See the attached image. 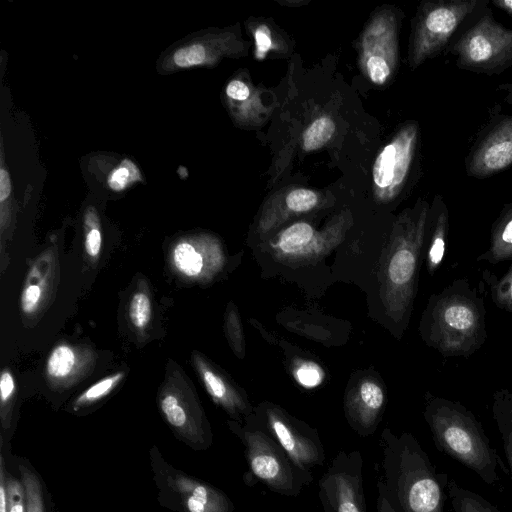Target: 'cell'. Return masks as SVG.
Returning a JSON list of instances; mask_svg holds the SVG:
<instances>
[{
    "instance_id": "1",
    "label": "cell",
    "mask_w": 512,
    "mask_h": 512,
    "mask_svg": "<svg viewBox=\"0 0 512 512\" xmlns=\"http://www.w3.org/2000/svg\"><path fill=\"white\" fill-rule=\"evenodd\" d=\"M380 448V479L395 512H444L449 476L437 470L418 440L386 428Z\"/></svg>"
},
{
    "instance_id": "2",
    "label": "cell",
    "mask_w": 512,
    "mask_h": 512,
    "mask_svg": "<svg viewBox=\"0 0 512 512\" xmlns=\"http://www.w3.org/2000/svg\"><path fill=\"white\" fill-rule=\"evenodd\" d=\"M424 417L439 451L475 472L486 484H498L499 469H507L471 411L460 403L433 398Z\"/></svg>"
},
{
    "instance_id": "3",
    "label": "cell",
    "mask_w": 512,
    "mask_h": 512,
    "mask_svg": "<svg viewBox=\"0 0 512 512\" xmlns=\"http://www.w3.org/2000/svg\"><path fill=\"white\" fill-rule=\"evenodd\" d=\"M426 339L445 356H467L485 338L484 307L466 283L433 296L426 314Z\"/></svg>"
},
{
    "instance_id": "4",
    "label": "cell",
    "mask_w": 512,
    "mask_h": 512,
    "mask_svg": "<svg viewBox=\"0 0 512 512\" xmlns=\"http://www.w3.org/2000/svg\"><path fill=\"white\" fill-rule=\"evenodd\" d=\"M229 428L244 446L247 471L243 481L248 487L262 483L274 493L297 497L313 481L312 473L297 466L285 450L261 429L237 422H229Z\"/></svg>"
},
{
    "instance_id": "5",
    "label": "cell",
    "mask_w": 512,
    "mask_h": 512,
    "mask_svg": "<svg viewBox=\"0 0 512 512\" xmlns=\"http://www.w3.org/2000/svg\"><path fill=\"white\" fill-rule=\"evenodd\" d=\"M428 211L427 203H421L398 223L386 273L388 307L396 320L406 315L414 296Z\"/></svg>"
},
{
    "instance_id": "6",
    "label": "cell",
    "mask_w": 512,
    "mask_h": 512,
    "mask_svg": "<svg viewBox=\"0 0 512 512\" xmlns=\"http://www.w3.org/2000/svg\"><path fill=\"white\" fill-rule=\"evenodd\" d=\"M159 503L175 512H233L232 500L217 487L183 472L162 456L156 446L149 451Z\"/></svg>"
},
{
    "instance_id": "7",
    "label": "cell",
    "mask_w": 512,
    "mask_h": 512,
    "mask_svg": "<svg viewBox=\"0 0 512 512\" xmlns=\"http://www.w3.org/2000/svg\"><path fill=\"white\" fill-rule=\"evenodd\" d=\"M457 65L478 73H496L512 65V29L486 13L453 45Z\"/></svg>"
},
{
    "instance_id": "8",
    "label": "cell",
    "mask_w": 512,
    "mask_h": 512,
    "mask_svg": "<svg viewBox=\"0 0 512 512\" xmlns=\"http://www.w3.org/2000/svg\"><path fill=\"white\" fill-rule=\"evenodd\" d=\"M247 424L270 435L303 470L310 471L325 462L324 446L317 431L289 416L273 405H264L255 419L247 417Z\"/></svg>"
},
{
    "instance_id": "9",
    "label": "cell",
    "mask_w": 512,
    "mask_h": 512,
    "mask_svg": "<svg viewBox=\"0 0 512 512\" xmlns=\"http://www.w3.org/2000/svg\"><path fill=\"white\" fill-rule=\"evenodd\" d=\"M363 467L358 450L336 454L318 483L324 512H367Z\"/></svg>"
},
{
    "instance_id": "10",
    "label": "cell",
    "mask_w": 512,
    "mask_h": 512,
    "mask_svg": "<svg viewBox=\"0 0 512 512\" xmlns=\"http://www.w3.org/2000/svg\"><path fill=\"white\" fill-rule=\"evenodd\" d=\"M477 5V0L439 1L425 4L420 10L414 31L412 65L418 66L438 53Z\"/></svg>"
},
{
    "instance_id": "11",
    "label": "cell",
    "mask_w": 512,
    "mask_h": 512,
    "mask_svg": "<svg viewBox=\"0 0 512 512\" xmlns=\"http://www.w3.org/2000/svg\"><path fill=\"white\" fill-rule=\"evenodd\" d=\"M417 139V125L407 124L378 154L372 176L381 200L393 199L402 189L413 162Z\"/></svg>"
},
{
    "instance_id": "12",
    "label": "cell",
    "mask_w": 512,
    "mask_h": 512,
    "mask_svg": "<svg viewBox=\"0 0 512 512\" xmlns=\"http://www.w3.org/2000/svg\"><path fill=\"white\" fill-rule=\"evenodd\" d=\"M397 62L395 19L390 14L376 17L364 32L361 63L369 79L378 85L391 76Z\"/></svg>"
},
{
    "instance_id": "13",
    "label": "cell",
    "mask_w": 512,
    "mask_h": 512,
    "mask_svg": "<svg viewBox=\"0 0 512 512\" xmlns=\"http://www.w3.org/2000/svg\"><path fill=\"white\" fill-rule=\"evenodd\" d=\"M512 164V116H504L483 135L467 160V171L482 179Z\"/></svg>"
},
{
    "instance_id": "14",
    "label": "cell",
    "mask_w": 512,
    "mask_h": 512,
    "mask_svg": "<svg viewBox=\"0 0 512 512\" xmlns=\"http://www.w3.org/2000/svg\"><path fill=\"white\" fill-rule=\"evenodd\" d=\"M385 404L382 387L364 380L347 395L345 415L352 429L360 436L373 434L380 422Z\"/></svg>"
},
{
    "instance_id": "15",
    "label": "cell",
    "mask_w": 512,
    "mask_h": 512,
    "mask_svg": "<svg viewBox=\"0 0 512 512\" xmlns=\"http://www.w3.org/2000/svg\"><path fill=\"white\" fill-rule=\"evenodd\" d=\"M480 259L491 263L512 259V202L505 207L495 221L490 246Z\"/></svg>"
},
{
    "instance_id": "16",
    "label": "cell",
    "mask_w": 512,
    "mask_h": 512,
    "mask_svg": "<svg viewBox=\"0 0 512 512\" xmlns=\"http://www.w3.org/2000/svg\"><path fill=\"white\" fill-rule=\"evenodd\" d=\"M449 228L448 210L442 199H436V215L427 249V268L433 274L440 266L446 249Z\"/></svg>"
},
{
    "instance_id": "17",
    "label": "cell",
    "mask_w": 512,
    "mask_h": 512,
    "mask_svg": "<svg viewBox=\"0 0 512 512\" xmlns=\"http://www.w3.org/2000/svg\"><path fill=\"white\" fill-rule=\"evenodd\" d=\"M448 499L454 512H501L478 493L464 488L449 477Z\"/></svg>"
},
{
    "instance_id": "18",
    "label": "cell",
    "mask_w": 512,
    "mask_h": 512,
    "mask_svg": "<svg viewBox=\"0 0 512 512\" xmlns=\"http://www.w3.org/2000/svg\"><path fill=\"white\" fill-rule=\"evenodd\" d=\"M493 417L501 436L503 450L512 478V396L498 394L493 405Z\"/></svg>"
},
{
    "instance_id": "19",
    "label": "cell",
    "mask_w": 512,
    "mask_h": 512,
    "mask_svg": "<svg viewBox=\"0 0 512 512\" xmlns=\"http://www.w3.org/2000/svg\"><path fill=\"white\" fill-rule=\"evenodd\" d=\"M316 241L315 231L308 223H295L281 232L277 247L284 254L297 255L307 250Z\"/></svg>"
},
{
    "instance_id": "20",
    "label": "cell",
    "mask_w": 512,
    "mask_h": 512,
    "mask_svg": "<svg viewBox=\"0 0 512 512\" xmlns=\"http://www.w3.org/2000/svg\"><path fill=\"white\" fill-rule=\"evenodd\" d=\"M335 124L329 117L315 119L303 133V149L313 151L324 146L333 136Z\"/></svg>"
},
{
    "instance_id": "21",
    "label": "cell",
    "mask_w": 512,
    "mask_h": 512,
    "mask_svg": "<svg viewBox=\"0 0 512 512\" xmlns=\"http://www.w3.org/2000/svg\"><path fill=\"white\" fill-rule=\"evenodd\" d=\"M19 471L26 493V512H46L43 487L39 477L23 464L19 465Z\"/></svg>"
},
{
    "instance_id": "22",
    "label": "cell",
    "mask_w": 512,
    "mask_h": 512,
    "mask_svg": "<svg viewBox=\"0 0 512 512\" xmlns=\"http://www.w3.org/2000/svg\"><path fill=\"white\" fill-rule=\"evenodd\" d=\"M173 260L176 268L189 277L199 275L203 268L201 254L188 242H181L174 248Z\"/></svg>"
},
{
    "instance_id": "23",
    "label": "cell",
    "mask_w": 512,
    "mask_h": 512,
    "mask_svg": "<svg viewBox=\"0 0 512 512\" xmlns=\"http://www.w3.org/2000/svg\"><path fill=\"white\" fill-rule=\"evenodd\" d=\"M75 365L74 351L66 345H59L47 360V373L53 378H63L71 373Z\"/></svg>"
},
{
    "instance_id": "24",
    "label": "cell",
    "mask_w": 512,
    "mask_h": 512,
    "mask_svg": "<svg viewBox=\"0 0 512 512\" xmlns=\"http://www.w3.org/2000/svg\"><path fill=\"white\" fill-rule=\"evenodd\" d=\"M122 376V373H117L115 375L101 379L99 382L90 386L80 397H78L75 402L74 409L78 410L84 405L92 404L105 397L120 381Z\"/></svg>"
},
{
    "instance_id": "25",
    "label": "cell",
    "mask_w": 512,
    "mask_h": 512,
    "mask_svg": "<svg viewBox=\"0 0 512 512\" xmlns=\"http://www.w3.org/2000/svg\"><path fill=\"white\" fill-rule=\"evenodd\" d=\"M129 316L136 328L142 329L148 324L151 318V302L145 293L138 292L133 295L129 306Z\"/></svg>"
},
{
    "instance_id": "26",
    "label": "cell",
    "mask_w": 512,
    "mask_h": 512,
    "mask_svg": "<svg viewBox=\"0 0 512 512\" xmlns=\"http://www.w3.org/2000/svg\"><path fill=\"white\" fill-rule=\"evenodd\" d=\"M206 60V48L198 43L184 46L173 54V61L178 67L196 66L205 63Z\"/></svg>"
},
{
    "instance_id": "27",
    "label": "cell",
    "mask_w": 512,
    "mask_h": 512,
    "mask_svg": "<svg viewBox=\"0 0 512 512\" xmlns=\"http://www.w3.org/2000/svg\"><path fill=\"white\" fill-rule=\"evenodd\" d=\"M139 177L140 174L137 167L131 161L125 160L111 172L108 178V184L111 189L121 191Z\"/></svg>"
},
{
    "instance_id": "28",
    "label": "cell",
    "mask_w": 512,
    "mask_h": 512,
    "mask_svg": "<svg viewBox=\"0 0 512 512\" xmlns=\"http://www.w3.org/2000/svg\"><path fill=\"white\" fill-rule=\"evenodd\" d=\"M285 202L287 207L293 212H307L316 206L318 197L310 189L298 188L287 194Z\"/></svg>"
},
{
    "instance_id": "29",
    "label": "cell",
    "mask_w": 512,
    "mask_h": 512,
    "mask_svg": "<svg viewBox=\"0 0 512 512\" xmlns=\"http://www.w3.org/2000/svg\"><path fill=\"white\" fill-rule=\"evenodd\" d=\"M8 512H26V493L21 480L7 473Z\"/></svg>"
},
{
    "instance_id": "30",
    "label": "cell",
    "mask_w": 512,
    "mask_h": 512,
    "mask_svg": "<svg viewBox=\"0 0 512 512\" xmlns=\"http://www.w3.org/2000/svg\"><path fill=\"white\" fill-rule=\"evenodd\" d=\"M495 303L512 312V265L493 288Z\"/></svg>"
},
{
    "instance_id": "31",
    "label": "cell",
    "mask_w": 512,
    "mask_h": 512,
    "mask_svg": "<svg viewBox=\"0 0 512 512\" xmlns=\"http://www.w3.org/2000/svg\"><path fill=\"white\" fill-rule=\"evenodd\" d=\"M298 382L304 387L312 388L322 382L324 373L314 362H302L295 370Z\"/></svg>"
},
{
    "instance_id": "32",
    "label": "cell",
    "mask_w": 512,
    "mask_h": 512,
    "mask_svg": "<svg viewBox=\"0 0 512 512\" xmlns=\"http://www.w3.org/2000/svg\"><path fill=\"white\" fill-rule=\"evenodd\" d=\"M227 328L232 346L236 349L239 357H242L244 346L243 335L238 316L234 311H231L227 317Z\"/></svg>"
},
{
    "instance_id": "33",
    "label": "cell",
    "mask_w": 512,
    "mask_h": 512,
    "mask_svg": "<svg viewBox=\"0 0 512 512\" xmlns=\"http://www.w3.org/2000/svg\"><path fill=\"white\" fill-rule=\"evenodd\" d=\"M256 56L263 59L272 46L271 33L266 25H260L255 30Z\"/></svg>"
},
{
    "instance_id": "34",
    "label": "cell",
    "mask_w": 512,
    "mask_h": 512,
    "mask_svg": "<svg viewBox=\"0 0 512 512\" xmlns=\"http://www.w3.org/2000/svg\"><path fill=\"white\" fill-rule=\"evenodd\" d=\"M41 294L42 291L38 285H28L22 293L21 306L23 312H33L39 303Z\"/></svg>"
},
{
    "instance_id": "35",
    "label": "cell",
    "mask_w": 512,
    "mask_h": 512,
    "mask_svg": "<svg viewBox=\"0 0 512 512\" xmlns=\"http://www.w3.org/2000/svg\"><path fill=\"white\" fill-rule=\"evenodd\" d=\"M226 94L233 100L244 101L249 97L250 89L243 81L232 80L226 87Z\"/></svg>"
},
{
    "instance_id": "36",
    "label": "cell",
    "mask_w": 512,
    "mask_h": 512,
    "mask_svg": "<svg viewBox=\"0 0 512 512\" xmlns=\"http://www.w3.org/2000/svg\"><path fill=\"white\" fill-rule=\"evenodd\" d=\"M85 249L89 256L96 257L101 249V233L99 229L92 228L86 233Z\"/></svg>"
},
{
    "instance_id": "37",
    "label": "cell",
    "mask_w": 512,
    "mask_h": 512,
    "mask_svg": "<svg viewBox=\"0 0 512 512\" xmlns=\"http://www.w3.org/2000/svg\"><path fill=\"white\" fill-rule=\"evenodd\" d=\"M7 470L5 459L0 454V512H8V495L6 487Z\"/></svg>"
},
{
    "instance_id": "38",
    "label": "cell",
    "mask_w": 512,
    "mask_h": 512,
    "mask_svg": "<svg viewBox=\"0 0 512 512\" xmlns=\"http://www.w3.org/2000/svg\"><path fill=\"white\" fill-rule=\"evenodd\" d=\"M15 389L14 379L9 371H4L0 378L1 402L5 405L11 398Z\"/></svg>"
},
{
    "instance_id": "39",
    "label": "cell",
    "mask_w": 512,
    "mask_h": 512,
    "mask_svg": "<svg viewBox=\"0 0 512 512\" xmlns=\"http://www.w3.org/2000/svg\"><path fill=\"white\" fill-rule=\"evenodd\" d=\"M377 501H376V510L377 512H395L393 507L390 504V501L387 497L383 482L381 479L377 482Z\"/></svg>"
},
{
    "instance_id": "40",
    "label": "cell",
    "mask_w": 512,
    "mask_h": 512,
    "mask_svg": "<svg viewBox=\"0 0 512 512\" xmlns=\"http://www.w3.org/2000/svg\"><path fill=\"white\" fill-rule=\"evenodd\" d=\"M11 192V182L9 173L1 168L0 170V201L4 202L10 195Z\"/></svg>"
},
{
    "instance_id": "41",
    "label": "cell",
    "mask_w": 512,
    "mask_h": 512,
    "mask_svg": "<svg viewBox=\"0 0 512 512\" xmlns=\"http://www.w3.org/2000/svg\"><path fill=\"white\" fill-rule=\"evenodd\" d=\"M493 4L512 16V0H494Z\"/></svg>"
},
{
    "instance_id": "42",
    "label": "cell",
    "mask_w": 512,
    "mask_h": 512,
    "mask_svg": "<svg viewBox=\"0 0 512 512\" xmlns=\"http://www.w3.org/2000/svg\"><path fill=\"white\" fill-rule=\"evenodd\" d=\"M498 90L506 92L505 101L512 104V83L502 84L498 87Z\"/></svg>"
}]
</instances>
